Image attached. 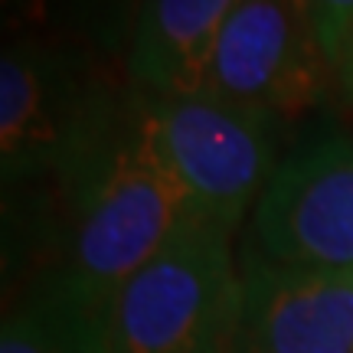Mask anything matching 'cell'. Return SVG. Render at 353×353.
Wrapping results in <instances>:
<instances>
[{
  "label": "cell",
  "instance_id": "cell-12",
  "mask_svg": "<svg viewBox=\"0 0 353 353\" xmlns=\"http://www.w3.org/2000/svg\"><path fill=\"white\" fill-rule=\"evenodd\" d=\"M334 85H337V99L347 112H353V37L341 52V63L334 65Z\"/></svg>",
  "mask_w": 353,
  "mask_h": 353
},
{
  "label": "cell",
  "instance_id": "cell-4",
  "mask_svg": "<svg viewBox=\"0 0 353 353\" xmlns=\"http://www.w3.org/2000/svg\"><path fill=\"white\" fill-rule=\"evenodd\" d=\"M154 141L187 193L193 216L239 229L275 174L278 118L210 88L144 95Z\"/></svg>",
  "mask_w": 353,
  "mask_h": 353
},
{
  "label": "cell",
  "instance_id": "cell-3",
  "mask_svg": "<svg viewBox=\"0 0 353 353\" xmlns=\"http://www.w3.org/2000/svg\"><path fill=\"white\" fill-rule=\"evenodd\" d=\"M242 314V265L232 229L193 216L108 307L112 353H232Z\"/></svg>",
  "mask_w": 353,
  "mask_h": 353
},
{
  "label": "cell",
  "instance_id": "cell-1",
  "mask_svg": "<svg viewBox=\"0 0 353 353\" xmlns=\"http://www.w3.org/2000/svg\"><path fill=\"white\" fill-rule=\"evenodd\" d=\"M131 92L118 59L39 37H7L0 56L3 193H30L59 232L65 203L114 138Z\"/></svg>",
  "mask_w": 353,
  "mask_h": 353
},
{
  "label": "cell",
  "instance_id": "cell-10",
  "mask_svg": "<svg viewBox=\"0 0 353 353\" xmlns=\"http://www.w3.org/2000/svg\"><path fill=\"white\" fill-rule=\"evenodd\" d=\"M138 0H3L7 37H39L125 63Z\"/></svg>",
  "mask_w": 353,
  "mask_h": 353
},
{
  "label": "cell",
  "instance_id": "cell-7",
  "mask_svg": "<svg viewBox=\"0 0 353 353\" xmlns=\"http://www.w3.org/2000/svg\"><path fill=\"white\" fill-rule=\"evenodd\" d=\"M232 353H353V272L242 259Z\"/></svg>",
  "mask_w": 353,
  "mask_h": 353
},
{
  "label": "cell",
  "instance_id": "cell-11",
  "mask_svg": "<svg viewBox=\"0 0 353 353\" xmlns=\"http://www.w3.org/2000/svg\"><path fill=\"white\" fill-rule=\"evenodd\" d=\"M307 10H311L321 52L334 72L347 39L353 37V0H307Z\"/></svg>",
  "mask_w": 353,
  "mask_h": 353
},
{
  "label": "cell",
  "instance_id": "cell-6",
  "mask_svg": "<svg viewBox=\"0 0 353 353\" xmlns=\"http://www.w3.org/2000/svg\"><path fill=\"white\" fill-rule=\"evenodd\" d=\"M327 79L307 0H239L213 46L206 88L288 121L324 99Z\"/></svg>",
  "mask_w": 353,
  "mask_h": 353
},
{
  "label": "cell",
  "instance_id": "cell-8",
  "mask_svg": "<svg viewBox=\"0 0 353 353\" xmlns=\"http://www.w3.org/2000/svg\"><path fill=\"white\" fill-rule=\"evenodd\" d=\"M239 0H138L125 69L144 95L206 88L213 46Z\"/></svg>",
  "mask_w": 353,
  "mask_h": 353
},
{
  "label": "cell",
  "instance_id": "cell-5",
  "mask_svg": "<svg viewBox=\"0 0 353 353\" xmlns=\"http://www.w3.org/2000/svg\"><path fill=\"white\" fill-rule=\"evenodd\" d=\"M245 255L285 268L353 272V138H324L278 161L252 206Z\"/></svg>",
  "mask_w": 353,
  "mask_h": 353
},
{
  "label": "cell",
  "instance_id": "cell-9",
  "mask_svg": "<svg viewBox=\"0 0 353 353\" xmlns=\"http://www.w3.org/2000/svg\"><path fill=\"white\" fill-rule=\"evenodd\" d=\"M0 353H112L108 304L59 268H43L3 314Z\"/></svg>",
  "mask_w": 353,
  "mask_h": 353
},
{
  "label": "cell",
  "instance_id": "cell-2",
  "mask_svg": "<svg viewBox=\"0 0 353 353\" xmlns=\"http://www.w3.org/2000/svg\"><path fill=\"white\" fill-rule=\"evenodd\" d=\"M193 219L187 193L154 141L144 92H131L128 112L69 196L59 219V268L95 301L108 304L118 288L148 265Z\"/></svg>",
  "mask_w": 353,
  "mask_h": 353
}]
</instances>
